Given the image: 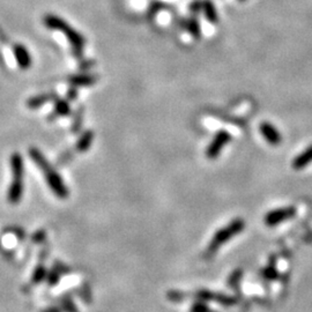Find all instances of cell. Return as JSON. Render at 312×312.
<instances>
[{
    "instance_id": "obj_1",
    "label": "cell",
    "mask_w": 312,
    "mask_h": 312,
    "mask_svg": "<svg viewBox=\"0 0 312 312\" xmlns=\"http://www.w3.org/2000/svg\"><path fill=\"white\" fill-rule=\"evenodd\" d=\"M29 156L32 159V161L43 173L49 188L55 193L56 197H58L62 200L67 199L68 196H70V191H68L65 182H64L63 177L58 174V171L50 165V162L48 161L47 158L41 153V150L35 147H32L29 149Z\"/></svg>"
},
{
    "instance_id": "obj_2",
    "label": "cell",
    "mask_w": 312,
    "mask_h": 312,
    "mask_svg": "<svg viewBox=\"0 0 312 312\" xmlns=\"http://www.w3.org/2000/svg\"><path fill=\"white\" fill-rule=\"evenodd\" d=\"M11 171H12V182L10 184L7 192V200L10 204L18 205L24 196V176H25V163L24 158L19 151L11 155L10 159Z\"/></svg>"
},
{
    "instance_id": "obj_3",
    "label": "cell",
    "mask_w": 312,
    "mask_h": 312,
    "mask_svg": "<svg viewBox=\"0 0 312 312\" xmlns=\"http://www.w3.org/2000/svg\"><path fill=\"white\" fill-rule=\"evenodd\" d=\"M44 24L48 27V28L53 29V30H58V32L64 34L67 41L70 42L72 48H73L74 55L77 56L78 58H80V57L82 56V50H83V47H85L86 41L85 39H83V36L81 35V34L78 33L73 27H71L65 20H63V19H60L52 14H49L44 18Z\"/></svg>"
},
{
    "instance_id": "obj_4",
    "label": "cell",
    "mask_w": 312,
    "mask_h": 312,
    "mask_svg": "<svg viewBox=\"0 0 312 312\" xmlns=\"http://www.w3.org/2000/svg\"><path fill=\"white\" fill-rule=\"evenodd\" d=\"M245 227V222L243 219H235L231 221L229 224H227L226 227L222 228L216 231V234L214 235V237L209 243L207 252L208 253H214L216 252V250L219 247H221L224 243L227 241H229L233 237H235L236 235H238L241 231L244 229Z\"/></svg>"
},
{
    "instance_id": "obj_5",
    "label": "cell",
    "mask_w": 312,
    "mask_h": 312,
    "mask_svg": "<svg viewBox=\"0 0 312 312\" xmlns=\"http://www.w3.org/2000/svg\"><path fill=\"white\" fill-rule=\"evenodd\" d=\"M231 135L229 134V132L226 130H220L216 132V134L214 135V138L211 141V143L208 144L207 149H206V156L209 160H214L218 158V156L221 154V151L224 147L227 146L228 143L230 142Z\"/></svg>"
},
{
    "instance_id": "obj_6",
    "label": "cell",
    "mask_w": 312,
    "mask_h": 312,
    "mask_svg": "<svg viewBox=\"0 0 312 312\" xmlns=\"http://www.w3.org/2000/svg\"><path fill=\"white\" fill-rule=\"evenodd\" d=\"M296 214V209L291 206L288 207H281L273 209V211L268 212L267 214L265 215L264 221L267 224L268 227H275L277 224L282 223L287 220L294 218Z\"/></svg>"
},
{
    "instance_id": "obj_7",
    "label": "cell",
    "mask_w": 312,
    "mask_h": 312,
    "mask_svg": "<svg viewBox=\"0 0 312 312\" xmlns=\"http://www.w3.org/2000/svg\"><path fill=\"white\" fill-rule=\"evenodd\" d=\"M259 130L262 138L271 144V146H279L282 142V136H281L279 130L269 123V121H262Z\"/></svg>"
},
{
    "instance_id": "obj_8",
    "label": "cell",
    "mask_w": 312,
    "mask_h": 312,
    "mask_svg": "<svg viewBox=\"0 0 312 312\" xmlns=\"http://www.w3.org/2000/svg\"><path fill=\"white\" fill-rule=\"evenodd\" d=\"M67 81L72 87H77V88L91 87L98 81V75L90 73H79L68 77Z\"/></svg>"
},
{
    "instance_id": "obj_9",
    "label": "cell",
    "mask_w": 312,
    "mask_h": 312,
    "mask_svg": "<svg viewBox=\"0 0 312 312\" xmlns=\"http://www.w3.org/2000/svg\"><path fill=\"white\" fill-rule=\"evenodd\" d=\"M13 55L14 58L17 60V64L21 70H28L32 66V56H30L29 51L27 48L22 44H17L13 48Z\"/></svg>"
},
{
    "instance_id": "obj_10",
    "label": "cell",
    "mask_w": 312,
    "mask_h": 312,
    "mask_svg": "<svg viewBox=\"0 0 312 312\" xmlns=\"http://www.w3.org/2000/svg\"><path fill=\"white\" fill-rule=\"evenodd\" d=\"M57 97V95L55 93H44V94H40L36 95V96H32L30 98H28L26 102L27 108L30 110H36L40 109L42 106L45 105L49 102H53V100Z\"/></svg>"
},
{
    "instance_id": "obj_11",
    "label": "cell",
    "mask_w": 312,
    "mask_h": 312,
    "mask_svg": "<svg viewBox=\"0 0 312 312\" xmlns=\"http://www.w3.org/2000/svg\"><path fill=\"white\" fill-rule=\"evenodd\" d=\"M93 141H94V131L93 130L83 131L81 134L79 135L77 143H75V150H77L78 153H86V151H88V149L91 147Z\"/></svg>"
},
{
    "instance_id": "obj_12",
    "label": "cell",
    "mask_w": 312,
    "mask_h": 312,
    "mask_svg": "<svg viewBox=\"0 0 312 312\" xmlns=\"http://www.w3.org/2000/svg\"><path fill=\"white\" fill-rule=\"evenodd\" d=\"M310 163H312V144L296 156L291 163V167L295 170H302Z\"/></svg>"
},
{
    "instance_id": "obj_13",
    "label": "cell",
    "mask_w": 312,
    "mask_h": 312,
    "mask_svg": "<svg viewBox=\"0 0 312 312\" xmlns=\"http://www.w3.org/2000/svg\"><path fill=\"white\" fill-rule=\"evenodd\" d=\"M53 106H55V111H53V113H55L57 117H67L72 113L70 103H68L67 100H64V98H59L57 96L55 100H53Z\"/></svg>"
},
{
    "instance_id": "obj_14",
    "label": "cell",
    "mask_w": 312,
    "mask_h": 312,
    "mask_svg": "<svg viewBox=\"0 0 312 312\" xmlns=\"http://www.w3.org/2000/svg\"><path fill=\"white\" fill-rule=\"evenodd\" d=\"M82 124H83V108L82 106H79L75 111L73 116V121H72L71 125V131L74 134H77L80 131L82 130Z\"/></svg>"
},
{
    "instance_id": "obj_15",
    "label": "cell",
    "mask_w": 312,
    "mask_h": 312,
    "mask_svg": "<svg viewBox=\"0 0 312 312\" xmlns=\"http://www.w3.org/2000/svg\"><path fill=\"white\" fill-rule=\"evenodd\" d=\"M204 12L206 15L207 20L211 22V24H215L218 21V14H216L215 7L213 6V4L211 2H206L204 4Z\"/></svg>"
},
{
    "instance_id": "obj_16",
    "label": "cell",
    "mask_w": 312,
    "mask_h": 312,
    "mask_svg": "<svg viewBox=\"0 0 312 312\" xmlns=\"http://www.w3.org/2000/svg\"><path fill=\"white\" fill-rule=\"evenodd\" d=\"M188 29L190 34L193 37H196V39H198V37H200V26H199V22L197 21V19H192L191 21L189 22L188 25Z\"/></svg>"
},
{
    "instance_id": "obj_17",
    "label": "cell",
    "mask_w": 312,
    "mask_h": 312,
    "mask_svg": "<svg viewBox=\"0 0 312 312\" xmlns=\"http://www.w3.org/2000/svg\"><path fill=\"white\" fill-rule=\"evenodd\" d=\"M72 158H73V155H72L71 151H64V153L59 156L58 163H59L60 166L66 165V163H68V162L71 161Z\"/></svg>"
},
{
    "instance_id": "obj_18",
    "label": "cell",
    "mask_w": 312,
    "mask_h": 312,
    "mask_svg": "<svg viewBox=\"0 0 312 312\" xmlns=\"http://www.w3.org/2000/svg\"><path fill=\"white\" fill-rule=\"evenodd\" d=\"M66 96H67V100L68 101H75L78 98V88L77 87H70L66 93Z\"/></svg>"
},
{
    "instance_id": "obj_19",
    "label": "cell",
    "mask_w": 312,
    "mask_h": 312,
    "mask_svg": "<svg viewBox=\"0 0 312 312\" xmlns=\"http://www.w3.org/2000/svg\"><path fill=\"white\" fill-rule=\"evenodd\" d=\"M94 64H95V62H93V60H83V62L80 63V70H82V71L89 70V68H91V66H93Z\"/></svg>"
}]
</instances>
